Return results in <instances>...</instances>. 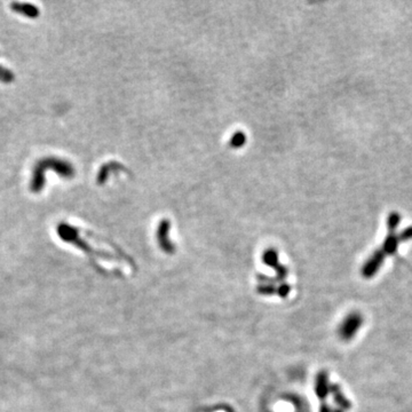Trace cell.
Returning a JSON list of instances; mask_svg holds the SVG:
<instances>
[{
  "instance_id": "cell-5",
  "label": "cell",
  "mask_w": 412,
  "mask_h": 412,
  "mask_svg": "<svg viewBox=\"0 0 412 412\" xmlns=\"http://www.w3.org/2000/svg\"><path fill=\"white\" fill-rule=\"evenodd\" d=\"M315 391L317 398L321 400H325L326 396L330 393V386L328 381V374L324 371L320 372L316 378V385H315Z\"/></svg>"
},
{
  "instance_id": "cell-15",
  "label": "cell",
  "mask_w": 412,
  "mask_h": 412,
  "mask_svg": "<svg viewBox=\"0 0 412 412\" xmlns=\"http://www.w3.org/2000/svg\"><path fill=\"white\" fill-rule=\"evenodd\" d=\"M289 292H290V286H289V285H286V284H283V285L280 286V288L278 289V293H279L280 296H286V295H288Z\"/></svg>"
},
{
  "instance_id": "cell-17",
  "label": "cell",
  "mask_w": 412,
  "mask_h": 412,
  "mask_svg": "<svg viewBox=\"0 0 412 412\" xmlns=\"http://www.w3.org/2000/svg\"><path fill=\"white\" fill-rule=\"evenodd\" d=\"M332 412H344V410L343 409H335V410H332Z\"/></svg>"
},
{
  "instance_id": "cell-2",
  "label": "cell",
  "mask_w": 412,
  "mask_h": 412,
  "mask_svg": "<svg viewBox=\"0 0 412 412\" xmlns=\"http://www.w3.org/2000/svg\"><path fill=\"white\" fill-rule=\"evenodd\" d=\"M363 324V317L359 313H351L346 316L344 322L339 328L340 338L345 341H349L359 332L360 328Z\"/></svg>"
},
{
  "instance_id": "cell-10",
  "label": "cell",
  "mask_w": 412,
  "mask_h": 412,
  "mask_svg": "<svg viewBox=\"0 0 412 412\" xmlns=\"http://www.w3.org/2000/svg\"><path fill=\"white\" fill-rule=\"evenodd\" d=\"M115 170H122L125 171V172H129V170H127L126 167H124L122 164H118V163H109V164H105L104 166L100 170L99 175H98V182L99 184H103L105 182V180L108 178V174L109 172H113Z\"/></svg>"
},
{
  "instance_id": "cell-16",
  "label": "cell",
  "mask_w": 412,
  "mask_h": 412,
  "mask_svg": "<svg viewBox=\"0 0 412 412\" xmlns=\"http://www.w3.org/2000/svg\"><path fill=\"white\" fill-rule=\"evenodd\" d=\"M320 412H332V410H331L330 405H328L326 403H322L320 406Z\"/></svg>"
},
{
  "instance_id": "cell-4",
  "label": "cell",
  "mask_w": 412,
  "mask_h": 412,
  "mask_svg": "<svg viewBox=\"0 0 412 412\" xmlns=\"http://www.w3.org/2000/svg\"><path fill=\"white\" fill-rule=\"evenodd\" d=\"M168 230H170L168 220H163L162 222L159 223L158 232H157V238H158V243L160 245V248H162L165 252L172 253L174 251V248H173V244L171 243L168 239Z\"/></svg>"
},
{
  "instance_id": "cell-12",
  "label": "cell",
  "mask_w": 412,
  "mask_h": 412,
  "mask_svg": "<svg viewBox=\"0 0 412 412\" xmlns=\"http://www.w3.org/2000/svg\"><path fill=\"white\" fill-rule=\"evenodd\" d=\"M13 79H14L13 72L0 65V80L4 83H11V82H13Z\"/></svg>"
},
{
  "instance_id": "cell-14",
  "label": "cell",
  "mask_w": 412,
  "mask_h": 412,
  "mask_svg": "<svg viewBox=\"0 0 412 412\" xmlns=\"http://www.w3.org/2000/svg\"><path fill=\"white\" fill-rule=\"evenodd\" d=\"M399 239L400 242H406V240L412 239V227L406 228L404 232H402L399 235Z\"/></svg>"
},
{
  "instance_id": "cell-3",
  "label": "cell",
  "mask_w": 412,
  "mask_h": 412,
  "mask_svg": "<svg viewBox=\"0 0 412 412\" xmlns=\"http://www.w3.org/2000/svg\"><path fill=\"white\" fill-rule=\"evenodd\" d=\"M384 258L385 253L383 251H376L372 254V257L368 260V263L363 266V269H362V275H363V277L364 278L373 277L377 274V271L380 269L381 265H383Z\"/></svg>"
},
{
  "instance_id": "cell-1",
  "label": "cell",
  "mask_w": 412,
  "mask_h": 412,
  "mask_svg": "<svg viewBox=\"0 0 412 412\" xmlns=\"http://www.w3.org/2000/svg\"><path fill=\"white\" fill-rule=\"evenodd\" d=\"M47 170H54L59 175L63 178H72L74 175V168L70 163L65 160L48 157L45 158L37 164L33 170V177L31 181V189L34 193H39L45 185V172Z\"/></svg>"
},
{
  "instance_id": "cell-7",
  "label": "cell",
  "mask_w": 412,
  "mask_h": 412,
  "mask_svg": "<svg viewBox=\"0 0 412 412\" xmlns=\"http://www.w3.org/2000/svg\"><path fill=\"white\" fill-rule=\"evenodd\" d=\"M330 391L332 393L333 400H334L335 403L339 405L340 409L349 410L351 408L350 401L347 398H346L343 391H341V388H340L339 385H336V384L331 385L330 386Z\"/></svg>"
},
{
  "instance_id": "cell-11",
  "label": "cell",
  "mask_w": 412,
  "mask_h": 412,
  "mask_svg": "<svg viewBox=\"0 0 412 412\" xmlns=\"http://www.w3.org/2000/svg\"><path fill=\"white\" fill-rule=\"evenodd\" d=\"M246 142V137L243 132H236L232 140H230L229 145L232 148H240L242 145H244Z\"/></svg>"
},
{
  "instance_id": "cell-6",
  "label": "cell",
  "mask_w": 412,
  "mask_h": 412,
  "mask_svg": "<svg viewBox=\"0 0 412 412\" xmlns=\"http://www.w3.org/2000/svg\"><path fill=\"white\" fill-rule=\"evenodd\" d=\"M264 261L266 264H268L270 267H274L276 270H277L278 273V277L279 278H285L286 277V269L284 266H280L278 264V259H277V252L274 250H268L267 252H265L264 254Z\"/></svg>"
},
{
  "instance_id": "cell-8",
  "label": "cell",
  "mask_w": 412,
  "mask_h": 412,
  "mask_svg": "<svg viewBox=\"0 0 412 412\" xmlns=\"http://www.w3.org/2000/svg\"><path fill=\"white\" fill-rule=\"evenodd\" d=\"M400 243L399 236L395 235L394 229H389V234L387 236V238L385 239V243L383 246V252L386 254H394L398 250V245Z\"/></svg>"
},
{
  "instance_id": "cell-13",
  "label": "cell",
  "mask_w": 412,
  "mask_h": 412,
  "mask_svg": "<svg viewBox=\"0 0 412 412\" xmlns=\"http://www.w3.org/2000/svg\"><path fill=\"white\" fill-rule=\"evenodd\" d=\"M400 215L398 213H391L388 218V229H394L396 230V227H398L399 223H400Z\"/></svg>"
},
{
  "instance_id": "cell-9",
  "label": "cell",
  "mask_w": 412,
  "mask_h": 412,
  "mask_svg": "<svg viewBox=\"0 0 412 412\" xmlns=\"http://www.w3.org/2000/svg\"><path fill=\"white\" fill-rule=\"evenodd\" d=\"M12 9L14 12L20 13L24 15V16H28V17H37L39 15V11L37 7H34L33 5H30V4H18V3H14L12 4Z\"/></svg>"
}]
</instances>
